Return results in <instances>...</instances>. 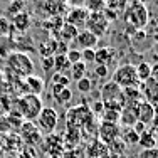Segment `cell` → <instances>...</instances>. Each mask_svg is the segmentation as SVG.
Here are the masks:
<instances>
[{"label":"cell","instance_id":"44dd1931","mask_svg":"<svg viewBox=\"0 0 158 158\" xmlns=\"http://www.w3.org/2000/svg\"><path fill=\"white\" fill-rule=\"evenodd\" d=\"M56 51H57V40L54 39L39 44V54L42 57H52V56H56Z\"/></svg>","mask_w":158,"mask_h":158},{"label":"cell","instance_id":"7a4b0ae2","mask_svg":"<svg viewBox=\"0 0 158 158\" xmlns=\"http://www.w3.org/2000/svg\"><path fill=\"white\" fill-rule=\"evenodd\" d=\"M5 64L15 77H29L34 73V62L25 52H10Z\"/></svg>","mask_w":158,"mask_h":158},{"label":"cell","instance_id":"30bf717a","mask_svg":"<svg viewBox=\"0 0 158 158\" xmlns=\"http://www.w3.org/2000/svg\"><path fill=\"white\" fill-rule=\"evenodd\" d=\"M93 113L89 108L86 106H77V108H73L67 113V123H69V128H79L86 123V119L91 116Z\"/></svg>","mask_w":158,"mask_h":158},{"label":"cell","instance_id":"ab89813d","mask_svg":"<svg viewBox=\"0 0 158 158\" xmlns=\"http://www.w3.org/2000/svg\"><path fill=\"white\" fill-rule=\"evenodd\" d=\"M93 108H94V110L91 111L93 114H103V111H104V104L101 103V101H99V103H94V106H93Z\"/></svg>","mask_w":158,"mask_h":158},{"label":"cell","instance_id":"60d3db41","mask_svg":"<svg viewBox=\"0 0 158 158\" xmlns=\"http://www.w3.org/2000/svg\"><path fill=\"white\" fill-rule=\"evenodd\" d=\"M133 130L136 131L138 135H141L145 130H148V126H146V125H143V123H140V121H136V123L133 125Z\"/></svg>","mask_w":158,"mask_h":158},{"label":"cell","instance_id":"5bb4252c","mask_svg":"<svg viewBox=\"0 0 158 158\" xmlns=\"http://www.w3.org/2000/svg\"><path fill=\"white\" fill-rule=\"evenodd\" d=\"M138 121V113H136V106H125L119 111V121L125 128H133V125Z\"/></svg>","mask_w":158,"mask_h":158},{"label":"cell","instance_id":"4fadbf2b","mask_svg":"<svg viewBox=\"0 0 158 158\" xmlns=\"http://www.w3.org/2000/svg\"><path fill=\"white\" fill-rule=\"evenodd\" d=\"M136 113H138V121L143 123V125H146V126L152 125L153 118L156 116L153 106L150 103H146V101H141V103L138 104V106H136Z\"/></svg>","mask_w":158,"mask_h":158},{"label":"cell","instance_id":"f6af8a7d","mask_svg":"<svg viewBox=\"0 0 158 158\" xmlns=\"http://www.w3.org/2000/svg\"><path fill=\"white\" fill-rule=\"evenodd\" d=\"M5 66V61H3V59H0V67H3Z\"/></svg>","mask_w":158,"mask_h":158},{"label":"cell","instance_id":"836d02e7","mask_svg":"<svg viewBox=\"0 0 158 158\" xmlns=\"http://www.w3.org/2000/svg\"><path fill=\"white\" fill-rule=\"evenodd\" d=\"M94 54H96L94 49H84V51H81V61L84 64L94 62Z\"/></svg>","mask_w":158,"mask_h":158},{"label":"cell","instance_id":"4dcf8cb0","mask_svg":"<svg viewBox=\"0 0 158 158\" xmlns=\"http://www.w3.org/2000/svg\"><path fill=\"white\" fill-rule=\"evenodd\" d=\"M12 32V24H10V20L7 17H0V37L7 35V34Z\"/></svg>","mask_w":158,"mask_h":158},{"label":"cell","instance_id":"7402d4cb","mask_svg":"<svg viewBox=\"0 0 158 158\" xmlns=\"http://www.w3.org/2000/svg\"><path fill=\"white\" fill-rule=\"evenodd\" d=\"M69 71H71V79L77 82L79 79L86 77V71H88V64H84L82 61H79V62H76V64H73Z\"/></svg>","mask_w":158,"mask_h":158},{"label":"cell","instance_id":"d6a6232c","mask_svg":"<svg viewBox=\"0 0 158 158\" xmlns=\"http://www.w3.org/2000/svg\"><path fill=\"white\" fill-rule=\"evenodd\" d=\"M12 110V103L9 101V96L0 94V116H3L7 111Z\"/></svg>","mask_w":158,"mask_h":158},{"label":"cell","instance_id":"9a60e30c","mask_svg":"<svg viewBox=\"0 0 158 158\" xmlns=\"http://www.w3.org/2000/svg\"><path fill=\"white\" fill-rule=\"evenodd\" d=\"M25 125H22V136L24 140L29 143V145H35L37 141H40V133L37 130V126L34 125L32 121H24Z\"/></svg>","mask_w":158,"mask_h":158},{"label":"cell","instance_id":"bcb514c9","mask_svg":"<svg viewBox=\"0 0 158 158\" xmlns=\"http://www.w3.org/2000/svg\"><path fill=\"white\" fill-rule=\"evenodd\" d=\"M10 2H15V0H10Z\"/></svg>","mask_w":158,"mask_h":158},{"label":"cell","instance_id":"7c38bea8","mask_svg":"<svg viewBox=\"0 0 158 158\" xmlns=\"http://www.w3.org/2000/svg\"><path fill=\"white\" fill-rule=\"evenodd\" d=\"M98 37L94 34H91L89 31H86V29H82V31L77 32L76 39H74V44L79 47V51H84V49H93L98 44Z\"/></svg>","mask_w":158,"mask_h":158},{"label":"cell","instance_id":"6da1fadb","mask_svg":"<svg viewBox=\"0 0 158 158\" xmlns=\"http://www.w3.org/2000/svg\"><path fill=\"white\" fill-rule=\"evenodd\" d=\"M42 108V99L35 94H22L15 101V111L22 116L24 121H35Z\"/></svg>","mask_w":158,"mask_h":158},{"label":"cell","instance_id":"ee69618b","mask_svg":"<svg viewBox=\"0 0 158 158\" xmlns=\"http://www.w3.org/2000/svg\"><path fill=\"white\" fill-rule=\"evenodd\" d=\"M138 2H140V3H143V5H145L146 2H152V0H138Z\"/></svg>","mask_w":158,"mask_h":158},{"label":"cell","instance_id":"4316f807","mask_svg":"<svg viewBox=\"0 0 158 158\" xmlns=\"http://www.w3.org/2000/svg\"><path fill=\"white\" fill-rule=\"evenodd\" d=\"M126 5H128V0H104V9H110L116 14L125 12Z\"/></svg>","mask_w":158,"mask_h":158},{"label":"cell","instance_id":"f546056e","mask_svg":"<svg viewBox=\"0 0 158 158\" xmlns=\"http://www.w3.org/2000/svg\"><path fill=\"white\" fill-rule=\"evenodd\" d=\"M24 7H25V0H15L9 5L7 9V14H12V15H17V14L24 12Z\"/></svg>","mask_w":158,"mask_h":158},{"label":"cell","instance_id":"d4e9b609","mask_svg":"<svg viewBox=\"0 0 158 158\" xmlns=\"http://www.w3.org/2000/svg\"><path fill=\"white\" fill-rule=\"evenodd\" d=\"M79 140H81V131H79V128H69L67 126V136L64 138L66 146L74 148V146L79 143Z\"/></svg>","mask_w":158,"mask_h":158},{"label":"cell","instance_id":"9c48e42d","mask_svg":"<svg viewBox=\"0 0 158 158\" xmlns=\"http://www.w3.org/2000/svg\"><path fill=\"white\" fill-rule=\"evenodd\" d=\"M141 94H143V101L150 103L153 106V110L158 114V82L153 77H150L148 81L141 82Z\"/></svg>","mask_w":158,"mask_h":158},{"label":"cell","instance_id":"b9f144b4","mask_svg":"<svg viewBox=\"0 0 158 158\" xmlns=\"http://www.w3.org/2000/svg\"><path fill=\"white\" fill-rule=\"evenodd\" d=\"M150 131H152L153 135H158V114L153 118V121H152V125H150Z\"/></svg>","mask_w":158,"mask_h":158},{"label":"cell","instance_id":"1f68e13d","mask_svg":"<svg viewBox=\"0 0 158 158\" xmlns=\"http://www.w3.org/2000/svg\"><path fill=\"white\" fill-rule=\"evenodd\" d=\"M66 57H67V61H69V64L73 66V64L81 61V51H79V49H69V51L66 52Z\"/></svg>","mask_w":158,"mask_h":158},{"label":"cell","instance_id":"f1b7e54d","mask_svg":"<svg viewBox=\"0 0 158 158\" xmlns=\"http://www.w3.org/2000/svg\"><path fill=\"white\" fill-rule=\"evenodd\" d=\"M76 86H77V91L82 93V94H88V93L93 89V82H91V79H88V77L79 79V81L76 82Z\"/></svg>","mask_w":158,"mask_h":158},{"label":"cell","instance_id":"cb8c5ba5","mask_svg":"<svg viewBox=\"0 0 158 158\" xmlns=\"http://www.w3.org/2000/svg\"><path fill=\"white\" fill-rule=\"evenodd\" d=\"M135 67H136V76H138V81L140 82H145V81H148V79L152 77V64L143 61Z\"/></svg>","mask_w":158,"mask_h":158},{"label":"cell","instance_id":"8fae6325","mask_svg":"<svg viewBox=\"0 0 158 158\" xmlns=\"http://www.w3.org/2000/svg\"><path fill=\"white\" fill-rule=\"evenodd\" d=\"M42 10L49 17H64L69 10V5L66 0H44Z\"/></svg>","mask_w":158,"mask_h":158},{"label":"cell","instance_id":"83f0119b","mask_svg":"<svg viewBox=\"0 0 158 158\" xmlns=\"http://www.w3.org/2000/svg\"><path fill=\"white\" fill-rule=\"evenodd\" d=\"M71 98H73V93H71L69 88H64L61 93H57V94L54 96V99L57 101V104H66L71 101Z\"/></svg>","mask_w":158,"mask_h":158},{"label":"cell","instance_id":"8d00e7d4","mask_svg":"<svg viewBox=\"0 0 158 158\" xmlns=\"http://www.w3.org/2000/svg\"><path fill=\"white\" fill-rule=\"evenodd\" d=\"M94 74L98 77H101V79H104L108 76V67L106 66H96V69H94Z\"/></svg>","mask_w":158,"mask_h":158},{"label":"cell","instance_id":"f35d334b","mask_svg":"<svg viewBox=\"0 0 158 158\" xmlns=\"http://www.w3.org/2000/svg\"><path fill=\"white\" fill-rule=\"evenodd\" d=\"M67 5L73 7V9H76V7H84L86 5V0H66Z\"/></svg>","mask_w":158,"mask_h":158},{"label":"cell","instance_id":"8992f818","mask_svg":"<svg viewBox=\"0 0 158 158\" xmlns=\"http://www.w3.org/2000/svg\"><path fill=\"white\" fill-rule=\"evenodd\" d=\"M108 27H110V20L104 17L103 10L101 12H89L88 22H86V27H84L86 31L94 34L98 39H99V37H103L108 32Z\"/></svg>","mask_w":158,"mask_h":158},{"label":"cell","instance_id":"ac0fdd59","mask_svg":"<svg viewBox=\"0 0 158 158\" xmlns=\"http://www.w3.org/2000/svg\"><path fill=\"white\" fill-rule=\"evenodd\" d=\"M77 32H79V31H77L76 27H73V25H69V24H66V22H64V25L61 27V31H59L57 37H59V40H61V42L69 44V42H74Z\"/></svg>","mask_w":158,"mask_h":158},{"label":"cell","instance_id":"3957f363","mask_svg":"<svg viewBox=\"0 0 158 158\" xmlns=\"http://www.w3.org/2000/svg\"><path fill=\"white\" fill-rule=\"evenodd\" d=\"M148 10L146 7L140 2H130L125 9V20L126 24H130L133 29H143L148 24Z\"/></svg>","mask_w":158,"mask_h":158},{"label":"cell","instance_id":"2e32d148","mask_svg":"<svg viewBox=\"0 0 158 158\" xmlns=\"http://www.w3.org/2000/svg\"><path fill=\"white\" fill-rule=\"evenodd\" d=\"M113 59H114V51L111 47H101V49H98L96 54H94L96 66H106L108 67Z\"/></svg>","mask_w":158,"mask_h":158},{"label":"cell","instance_id":"7bdbcfd3","mask_svg":"<svg viewBox=\"0 0 158 158\" xmlns=\"http://www.w3.org/2000/svg\"><path fill=\"white\" fill-rule=\"evenodd\" d=\"M152 77L158 82V62L155 64V66H152Z\"/></svg>","mask_w":158,"mask_h":158},{"label":"cell","instance_id":"5b68a950","mask_svg":"<svg viewBox=\"0 0 158 158\" xmlns=\"http://www.w3.org/2000/svg\"><path fill=\"white\" fill-rule=\"evenodd\" d=\"M57 121H59L57 111L51 106H44L42 110H40L39 116L35 118V123H34V125L37 126V130L44 131V133H47V135H52V131L57 126Z\"/></svg>","mask_w":158,"mask_h":158},{"label":"cell","instance_id":"277c9868","mask_svg":"<svg viewBox=\"0 0 158 158\" xmlns=\"http://www.w3.org/2000/svg\"><path fill=\"white\" fill-rule=\"evenodd\" d=\"M113 82L118 84L121 89L140 88V84H141V82L138 81L136 67H135L133 64H123V66H119L118 69L114 71V74H113Z\"/></svg>","mask_w":158,"mask_h":158},{"label":"cell","instance_id":"d590c367","mask_svg":"<svg viewBox=\"0 0 158 158\" xmlns=\"http://www.w3.org/2000/svg\"><path fill=\"white\" fill-rule=\"evenodd\" d=\"M42 66H44V71L49 73L54 67V57H42Z\"/></svg>","mask_w":158,"mask_h":158},{"label":"cell","instance_id":"484cf974","mask_svg":"<svg viewBox=\"0 0 158 158\" xmlns=\"http://www.w3.org/2000/svg\"><path fill=\"white\" fill-rule=\"evenodd\" d=\"M54 69L57 71V74H62V73L71 69V64L67 61L66 54H56L54 56Z\"/></svg>","mask_w":158,"mask_h":158},{"label":"cell","instance_id":"d6986e66","mask_svg":"<svg viewBox=\"0 0 158 158\" xmlns=\"http://www.w3.org/2000/svg\"><path fill=\"white\" fill-rule=\"evenodd\" d=\"M25 86H27V89H29V94L39 96L40 93L44 91V79H40V77H37L32 74V76L25 77Z\"/></svg>","mask_w":158,"mask_h":158},{"label":"cell","instance_id":"603a6c76","mask_svg":"<svg viewBox=\"0 0 158 158\" xmlns=\"http://www.w3.org/2000/svg\"><path fill=\"white\" fill-rule=\"evenodd\" d=\"M119 136H121L123 145L133 146V145H138V138H140V135H138L133 128H126V130H123L121 133H119Z\"/></svg>","mask_w":158,"mask_h":158},{"label":"cell","instance_id":"52a82bcc","mask_svg":"<svg viewBox=\"0 0 158 158\" xmlns=\"http://www.w3.org/2000/svg\"><path fill=\"white\" fill-rule=\"evenodd\" d=\"M89 17V10L86 7H76V9L67 10V14L64 15V22L73 27H76L77 31H82L86 27V22Z\"/></svg>","mask_w":158,"mask_h":158},{"label":"cell","instance_id":"74e56055","mask_svg":"<svg viewBox=\"0 0 158 158\" xmlns=\"http://www.w3.org/2000/svg\"><path fill=\"white\" fill-rule=\"evenodd\" d=\"M10 126H9V121H7L5 116H0V133H5V131H9Z\"/></svg>","mask_w":158,"mask_h":158},{"label":"cell","instance_id":"ba28073f","mask_svg":"<svg viewBox=\"0 0 158 158\" xmlns=\"http://www.w3.org/2000/svg\"><path fill=\"white\" fill-rule=\"evenodd\" d=\"M119 133H121V128H119L118 123L103 121L98 126V136H99V141L104 143V145H111L113 141H116Z\"/></svg>","mask_w":158,"mask_h":158},{"label":"cell","instance_id":"ffe728a7","mask_svg":"<svg viewBox=\"0 0 158 158\" xmlns=\"http://www.w3.org/2000/svg\"><path fill=\"white\" fill-rule=\"evenodd\" d=\"M138 145H140L143 150H150V148H156L158 141H156V136L152 133V131L145 130L140 135V138H138Z\"/></svg>","mask_w":158,"mask_h":158},{"label":"cell","instance_id":"e575fe53","mask_svg":"<svg viewBox=\"0 0 158 158\" xmlns=\"http://www.w3.org/2000/svg\"><path fill=\"white\" fill-rule=\"evenodd\" d=\"M138 158H158V146L156 148H150V150H141L138 153Z\"/></svg>","mask_w":158,"mask_h":158},{"label":"cell","instance_id":"e0dca14e","mask_svg":"<svg viewBox=\"0 0 158 158\" xmlns=\"http://www.w3.org/2000/svg\"><path fill=\"white\" fill-rule=\"evenodd\" d=\"M10 24H12V29H17L19 32L24 34L29 27H31V15H29V14L24 10V12L14 15V19H12V22H10Z\"/></svg>","mask_w":158,"mask_h":158}]
</instances>
